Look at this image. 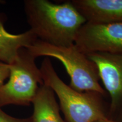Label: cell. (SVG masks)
<instances>
[{
  "label": "cell",
  "mask_w": 122,
  "mask_h": 122,
  "mask_svg": "<svg viewBox=\"0 0 122 122\" xmlns=\"http://www.w3.org/2000/svg\"><path fill=\"white\" fill-rule=\"evenodd\" d=\"M5 2L4 1H1V0H0V4H4V3Z\"/></svg>",
  "instance_id": "obj_13"
},
{
  "label": "cell",
  "mask_w": 122,
  "mask_h": 122,
  "mask_svg": "<svg viewBox=\"0 0 122 122\" xmlns=\"http://www.w3.org/2000/svg\"><path fill=\"white\" fill-rule=\"evenodd\" d=\"M86 22L122 23V0H71Z\"/></svg>",
  "instance_id": "obj_7"
},
{
  "label": "cell",
  "mask_w": 122,
  "mask_h": 122,
  "mask_svg": "<svg viewBox=\"0 0 122 122\" xmlns=\"http://www.w3.org/2000/svg\"><path fill=\"white\" fill-rule=\"evenodd\" d=\"M94 122H120L112 120L111 119H110L109 118H108L107 117H105V118L100 119L96 120V121Z\"/></svg>",
  "instance_id": "obj_12"
},
{
  "label": "cell",
  "mask_w": 122,
  "mask_h": 122,
  "mask_svg": "<svg viewBox=\"0 0 122 122\" xmlns=\"http://www.w3.org/2000/svg\"><path fill=\"white\" fill-rule=\"evenodd\" d=\"M75 45L82 52L122 54V23L86 22L81 27Z\"/></svg>",
  "instance_id": "obj_5"
},
{
  "label": "cell",
  "mask_w": 122,
  "mask_h": 122,
  "mask_svg": "<svg viewBox=\"0 0 122 122\" xmlns=\"http://www.w3.org/2000/svg\"><path fill=\"white\" fill-rule=\"evenodd\" d=\"M35 59L27 48L19 50L9 65L8 81L0 87V107L8 105L29 106L32 102L40 86L44 84Z\"/></svg>",
  "instance_id": "obj_4"
},
{
  "label": "cell",
  "mask_w": 122,
  "mask_h": 122,
  "mask_svg": "<svg viewBox=\"0 0 122 122\" xmlns=\"http://www.w3.org/2000/svg\"><path fill=\"white\" fill-rule=\"evenodd\" d=\"M10 74V66L0 62V87L4 84L5 80L9 77Z\"/></svg>",
  "instance_id": "obj_11"
},
{
  "label": "cell",
  "mask_w": 122,
  "mask_h": 122,
  "mask_svg": "<svg viewBox=\"0 0 122 122\" xmlns=\"http://www.w3.org/2000/svg\"><path fill=\"white\" fill-rule=\"evenodd\" d=\"M5 18L0 14V62L10 65L22 48H28L37 39L30 30L20 34L9 33L4 27Z\"/></svg>",
  "instance_id": "obj_8"
},
{
  "label": "cell",
  "mask_w": 122,
  "mask_h": 122,
  "mask_svg": "<svg viewBox=\"0 0 122 122\" xmlns=\"http://www.w3.org/2000/svg\"><path fill=\"white\" fill-rule=\"evenodd\" d=\"M86 56L97 66L100 80L110 97V112L122 115V54L96 52Z\"/></svg>",
  "instance_id": "obj_6"
},
{
  "label": "cell",
  "mask_w": 122,
  "mask_h": 122,
  "mask_svg": "<svg viewBox=\"0 0 122 122\" xmlns=\"http://www.w3.org/2000/svg\"><path fill=\"white\" fill-rule=\"evenodd\" d=\"M0 122H31L30 117L28 118H17L9 115L0 107Z\"/></svg>",
  "instance_id": "obj_10"
},
{
  "label": "cell",
  "mask_w": 122,
  "mask_h": 122,
  "mask_svg": "<svg viewBox=\"0 0 122 122\" xmlns=\"http://www.w3.org/2000/svg\"><path fill=\"white\" fill-rule=\"evenodd\" d=\"M31 122H65L59 113L54 92L46 85L40 86L32 102Z\"/></svg>",
  "instance_id": "obj_9"
},
{
  "label": "cell",
  "mask_w": 122,
  "mask_h": 122,
  "mask_svg": "<svg viewBox=\"0 0 122 122\" xmlns=\"http://www.w3.org/2000/svg\"><path fill=\"white\" fill-rule=\"evenodd\" d=\"M27 23L37 40L50 45L70 46L86 22L71 1L55 4L48 0H25Z\"/></svg>",
  "instance_id": "obj_1"
},
{
  "label": "cell",
  "mask_w": 122,
  "mask_h": 122,
  "mask_svg": "<svg viewBox=\"0 0 122 122\" xmlns=\"http://www.w3.org/2000/svg\"><path fill=\"white\" fill-rule=\"evenodd\" d=\"M27 49L36 58L52 57L63 64L70 76V86L80 92H95L103 96L106 94L101 86L97 66L86 54L75 45L59 46L48 44L36 40Z\"/></svg>",
  "instance_id": "obj_3"
},
{
  "label": "cell",
  "mask_w": 122,
  "mask_h": 122,
  "mask_svg": "<svg viewBox=\"0 0 122 122\" xmlns=\"http://www.w3.org/2000/svg\"><path fill=\"white\" fill-rule=\"evenodd\" d=\"M40 69L44 84L57 96L67 122H94L107 117L103 96L95 92H80L70 87L58 75L50 58L45 57Z\"/></svg>",
  "instance_id": "obj_2"
}]
</instances>
